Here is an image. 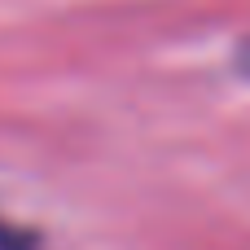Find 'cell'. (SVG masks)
Listing matches in <instances>:
<instances>
[{
    "instance_id": "1",
    "label": "cell",
    "mask_w": 250,
    "mask_h": 250,
    "mask_svg": "<svg viewBox=\"0 0 250 250\" xmlns=\"http://www.w3.org/2000/svg\"><path fill=\"white\" fill-rule=\"evenodd\" d=\"M0 250H22V242H13V233L0 229Z\"/></svg>"
}]
</instances>
